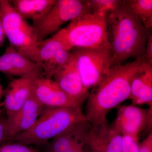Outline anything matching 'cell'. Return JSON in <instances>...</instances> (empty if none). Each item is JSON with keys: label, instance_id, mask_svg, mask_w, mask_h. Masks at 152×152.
Masks as SVG:
<instances>
[{"label": "cell", "instance_id": "8fae6325", "mask_svg": "<svg viewBox=\"0 0 152 152\" xmlns=\"http://www.w3.org/2000/svg\"><path fill=\"white\" fill-rule=\"evenodd\" d=\"M42 71L28 74L11 82L5 94L4 104L7 118L18 111L31 94L33 83Z\"/></svg>", "mask_w": 152, "mask_h": 152}, {"label": "cell", "instance_id": "2e32d148", "mask_svg": "<svg viewBox=\"0 0 152 152\" xmlns=\"http://www.w3.org/2000/svg\"><path fill=\"white\" fill-rule=\"evenodd\" d=\"M91 128L87 121L74 125L53 139L47 152H72L76 145L88 136Z\"/></svg>", "mask_w": 152, "mask_h": 152}, {"label": "cell", "instance_id": "484cf974", "mask_svg": "<svg viewBox=\"0 0 152 152\" xmlns=\"http://www.w3.org/2000/svg\"><path fill=\"white\" fill-rule=\"evenodd\" d=\"M138 152H152V132L140 144Z\"/></svg>", "mask_w": 152, "mask_h": 152}, {"label": "cell", "instance_id": "83f0119b", "mask_svg": "<svg viewBox=\"0 0 152 152\" xmlns=\"http://www.w3.org/2000/svg\"><path fill=\"white\" fill-rule=\"evenodd\" d=\"M6 37L3 28L2 23L0 15V47L2 45L4 40L5 37Z\"/></svg>", "mask_w": 152, "mask_h": 152}, {"label": "cell", "instance_id": "9c48e42d", "mask_svg": "<svg viewBox=\"0 0 152 152\" xmlns=\"http://www.w3.org/2000/svg\"><path fill=\"white\" fill-rule=\"evenodd\" d=\"M32 94L45 107H74L81 106L67 94L52 79L38 76L33 83Z\"/></svg>", "mask_w": 152, "mask_h": 152}, {"label": "cell", "instance_id": "6da1fadb", "mask_svg": "<svg viewBox=\"0 0 152 152\" xmlns=\"http://www.w3.org/2000/svg\"><path fill=\"white\" fill-rule=\"evenodd\" d=\"M147 63L143 58L125 64L112 66L88 98L85 114L91 127L107 121V115L128 100L134 77Z\"/></svg>", "mask_w": 152, "mask_h": 152}, {"label": "cell", "instance_id": "7402d4cb", "mask_svg": "<svg viewBox=\"0 0 152 152\" xmlns=\"http://www.w3.org/2000/svg\"><path fill=\"white\" fill-rule=\"evenodd\" d=\"M0 152H39V151L27 145L11 142L1 145Z\"/></svg>", "mask_w": 152, "mask_h": 152}, {"label": "cell", "instance_id": "52a82bcc", "mask_svg": "<svg viewBox=\"0 0 152 152\" xmlns=\"http://www.w3.org/2000/svg\"><path fill=\"white\" fill-rule=\"evenodd\" d=\"M72 50L83 84L87 89L97 85L113 66L109 50L83 48Z\"/></svg>", "mask_w": 152, "mask_h": 152}, {"label": "cell", "instance_id": "d6986e66", "mask_svg": "<svg viewBox=\"0 0 152 152\" xmlns=\"http://www.w3.org/2000/svg\"><path fill=\"white\" fill-rule=\"evenodd\" d=\"M62 48H64L61 43L53 37L43 40L36 44L30 60L41 67L42 65L48 61L58 51Z\"/></svg>", "mask_w": 152, "mask_h": 152}, {"label": "cell", "instance_id": "4316f807", "mask_svg": "<svg viewBox=\"0 0 152 152\" xmlns=\"http://www.w3.org/2000/svg\"><path fill=\"white\" fill-rule=\"evenodd\" d=\"M87 136L76 145L72 152H91L86 142Z\"/></svg>", "mask_w": 152, "mask_h": 152}, {"label": "cell", "instance_id": "f1b7e54d", "mask_svg": "<svg viewBox=\"0 0 152 152\" xmlns=\"http://www.w3.org/2000/svg\"><path fill=\"white\" fill-rule=\"evenodd\" d=\"M3 93H4V91H3L2 86L1 85L0 83V102H1V99L2 97Z\"/></svg>", "mask_w": 152, "mask_h": 152}, {"label": "cell", "instance_id": "8992f818", "mask_svg": "<svg viewBox=\"0 0 152 152\" xmlns=\"http://www.w3.org/2000/svg\"><path fill=\"white\" fill-rule=\"evenodd\" d=\"M93 13L88 0H56L55 4L42 18L33 22L38 42L57 31L66 22L80 15Z\"/></svg>", "mask_w": 152, "mask_h": 152}, {"label": "cell", "instance_id": "603a6c76", "mask_svg": "<svg viewBox=\"0 0 152 152\" xmlns=\"http://www.w3.org/2000/svg\"><path fill=\"white\" fill-rule=\"evenodd\" d=\"M139 139L129 136H123L122 152H138Z\"/></svg>", "mask_w": 152, "mask_h": 152}, {"label": "cell", "instance_id": "30bf717a", "mask_svg": "<svg viewBox=\"0 0 152 152\" xmlns=\"http://www.w3.org/2000/svg\"><path fill=\"white\" fill-rule=\"evenodd\" d=\"M53 77L58 86L81 107L90 93L83 84L74 55L69 63L55 73Z\"/></svg>", "mask_w": 152, "mask_h": 152}, {"label": "cell", "instance_id": "f546056e", "mask_svg": "<svg viewBox=\"0 0 152 152\" xmlns=\"http://www.w3.org/2000/svg\"><path fill=\"white\" fill-rule=\"evenodd\" d=\"M90 149L91 150V152H102L101 151L96 149L92 148H90Z\"/></svg>", "mask_w": 152, "mask_h": 152}, {"label": "cell", "instance_id": "9a60e30c", "mask_svg": "<svg viewBox=\"0 0 152 152\" xmlns=\"http://www.w3.org/2000/svg\"><path fill=\"white\" fill-rule=\"evenodd\" d=\"M128 99L134 106L152 107V66L146 63L133 78Z\"/></svg>", "mask_w": 152, "mask_h": 152}, {"label": "cell", "instance_id": "7a4b0ae2", "mask_svg": "<svg viewBox=\"0 0 152 152\" xmlns=\"http://www.w3.org/2000/svg\"><path fill=\"white\" fill-rule=\"evenodd\" d=\"M107 22L109 52L113 66L121 64L129 58H143L151 33L138 18L120 5L107 14Z\"/></svg>", "mask_w": 152, "mask_h": 152}, {"label": "cell", "instance_id": "d4e9b609", "mask_svg": "<svg viewBox=\"0 0 152 152\" xmlns=\"http://www.w3.org/2000/svg\"><path fill=\"white\" fill-rule=\"evenodd\" d=\"M143 58L146 62L152 66V35L151 33L147 40Z\"/></svg>", "mask_w": 152, "mask_h": 152}, {"label": "cell", "instance_id": "cb8c5ba5", "mask_svg": "<svg viewBox=\"0 0 152 152\" xmlns=\"http://www.w3.org/2000/svg\"><path fill=\"white\" fill-rule=\"evenodd\" d=\"M8 128L7 118L0 117V145L8 143Z\"/></svg>", "mask_w": 152, "mask_h": 152}, {"label": "cell", "instance_id": "5bb4252c", "mask_svg": "<svg viewBox=\"0 0 152 152\" xmlns=\"http://www.w3.org/2000/svg\"><path fill=\"white\" fill-rule=\"evenodd\" d=\"M40 66L31 61L10 45L0 56V72L10 76L22 77L37 71Z\"/></svg>", "mask_w": 152, "mask_h": 152}, {"label": "cell", "instance_id": "4fadbf2b", "mask_svg": "<svg viewBox=\"0 0 152 152\" xmlns=\"http://www.w3.org/2000/svg\"><path fill=\"white\" fill-rule=\"evenodd\" d=\"M123 136L107 121L91 127L87 137L90 148L102 152H122Z\"/></svg>", "mask_w": 152, "mask_h": 152}, {"label": "cell", "instance_id": "3957f363", "mask_svg": "<svg viewBox=\"0 0 152 152\" xmlns=\"http://www.w3.org/2000/svg\"><path fill=\"white\" fill-rule=\"evenodd\" d=\"M107 15L98 13L83 14L71 20L67 26L53 37L69 51L75 48L109 50Z\"/></svg>", "mask_w": 152, "mask_h": 152}, {"label": "cell", "instance_id": "e0dca14e", "mask_svg": "<svg viewBox=\"0 0 152 152\" xmlns=\"http://www.w3.org/2000/svg\"><path fill=\"white\" fill-rule=\"evenodd\" d=\"M56 0H13L14 8L25 20L33 22L42 18L55 4Z\"/></svg>", "mask_w": 152, "mask_h": 152}, {"label": "cell", "instance_id": "5b68a950", "mask_svg": "<svg viewBox=\"0 0 152 152\" xmlns=\"http://www.w3.org/2000/svg\"><path fill=\"white\" fill-rule=\"evenodd\" d=\"M0 15L10 45L30 60L38 42L34 29L17 12L10 1L0 0Z\"/></svg>", "mask_w": 152, "mask_h": 152}, {"label": "cell", "instance_id": "44dd1931", "mask_svg": "<svg viewBox=\"0 0 152 152\" xmlns=\"http://www.w3.org/2000/svg\"><path fill=\"white\" fill-rule=\"evenodd\" d=\"M93 13L107 15L121 5V0H88Z\"/></svg>", "mask_w": 152, "mask_h": 152}, {"label": "cell", "instance_id": "ffe728a7", "mask_svg": "<svg viewBox=\"0 0 152 152\" xmlns=\"http://www.w3.org/2000/svg\"><path fill=\"white\" fill-rule=\"evenodd\" d=\"M73 56L72 52L65 49L58 51L50 60L41 66L45 77L52 79L55 73L69 63Z\"/></svg>", "mask_w": 152, "mask_h": 152}, {"label": "cell", "instance_id": "ba28073f", "mask_svg": "<svg viewBox=\"0 0 152 152\" xmlns=\"http://www.w3.org/2000/svg\"><path fill=\"white\" fill-rule=\"evenodd\" d=\"M115 119L112 126L122 136L138 138L143 130L152 132V107L147 109L137 106H118Z\"/></svg>", "mask_w": 152, "mask_h": 152}, {"label": "cell", "instance_id": "277c9868", "mask_svg": "<svg viewBox=\"0 0 152 152\" xmlns=\"http://www.w3.org/2000/svg\"><path fill=\"white\" fill-rule=\"evenodd\" d=\"M85 121V114L80 107H45L34 126L11 141L29 146L44 145L74 125Z\"/></svg>", "mask_w": 152, "mask_h": 152}, {"label": "cell", "instance_id": "ac0fdd59", "mask_svg": "<svg viewBox=\"0 0 152 152\" xmlns=\"http://www.w3.org/2000/svg\"><path fill=\"white\" fill-rule=\"evenodd\" d=\"M121 6L137 17L147 30L152 27V0H121Z\"/></svg>", "mask_w": 152, "mask_h": 152}, {"label": "cell", "instance_id": "7c38bea8", "mask_svg": "<svg viewBox=\"0 0 152 152\" xmlns=\"http://www.w3.org/2000/svg\"><path fill=\"white\" fill-rule=\"evenodd\" d=\"M45 107L33 95L15 115L7 118L10 141L16 136L30 129L36 122Z\"/></svg>", "mask_w": 152, "mask_h": 152}]
</instances>
